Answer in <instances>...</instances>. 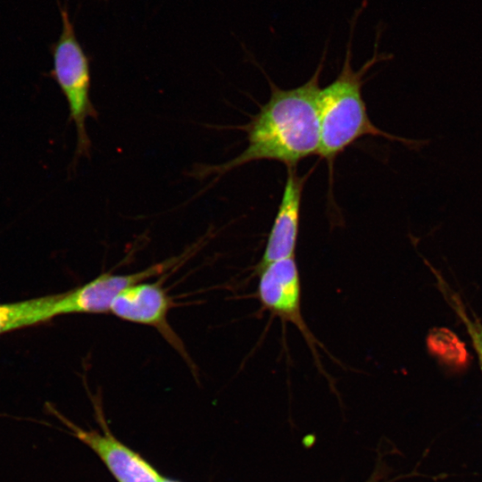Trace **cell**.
<instances>
[{"mask_svg":"<svg viewBox=\"0 0 482 482\" xmlns=\"http://www.w3.org/2000/svg\"><path fill=\"white\" fill-rule=\"evenodd\" d=\"M162 482H180V481L164 478Z\"/></svg>","mask_w":482,"mask_h":482,"instance_id":"obj_10","label":"cell"},{"mask_svg":"<svg viewBox=\"0 0 482 482\" xmlns=\"http://www.w3.org/2000/svg\"><path fill=\"white\" fill-rule=\"evenodd\" d=\"M173 305L172 298L161 282L143 281L122 289L112 301L110 312L126 321L154 328L191 365L182 340L168 322V313Z\"/></svg>","mask_w":482,"mask_h":482,"instance_id":"obj_4","label":"cell"},{"mask_svg":"<svg viewBox=\"0 0 482 482\" xmlns=\"http://www.w3.org/2000/svg\"><path fill=\"white\" fill-rule=\"evenodd\" d=\"M46 407L70 429L71 434L98 455L117 482L163 481L164 477L154 467L110 432L104 419L99 417L101 432L85 429L60 414L50 404L47 403Z\"/></svg>","mask_w":482,"mask_h":482,"instance_id":"obj_5","label":"cell"},{"mask_svg":"<svg viewBox=\"0 0 482 482\" xmlns=\"http://www.w3.org/2000/svg\"><path fill=\"white\" fill-rule=\"evenodd\" d=\"M62 31L50 49L53 68L49 75L59 86L69 107V118L76 129L75 167L80 157L90 158L91 140L87 132L88 117L97 119L98 113L90 98V61L80 45L67 6L58 4Z\"/></svg>","mask_w":482,"mask_h":482,"instance_id":"obj_3","label":"cell"},{"mask_svg":"<svg viewBox=\"0 0 482 482\" xmlns=\"http://www.w3.org/2000/svg\"><path fill=\"white\" fill-rule=\"evenodd\" d=\"M306 178L299 176L295 167L287 168L281 200L257 270L275 261L295 256Z\"/></svg>","mask_w":482,"mask_h":482,"instance_id":"obj_7","label":"cell"},{"mask_svg":"<svg viewBox=\"0 0 482 482\" xmlns=\"http://www.w3.org/2000/svg\"><path fill=\"white\" fill-rule=\"evenodd\" d=\"M58 294L0 303V334L46 322L57 316Z\"/></svg>","mask_w":482,"mask_h":482,"instance_id":"obj_8","label":"cell"},{"mask_svg":"<svg viewBox=\"0 0 482 482\" xmlns=\"http://www.w3.org/2000/svg\"><path fill=\"white\" fill-rule=\"evenodd\" d=\"M326 51L312 76L303 84L284 89L270 81V96L259 112L238 127L246 134V147L229 161L219 164L196 163L188 176L204 179L220 177L238 167L257 161H275L287 168L319 154L320 78Z\"/></svg>","mask_w":482,"mask_h":482,"instance_id":"obj_1","label":"cell"},{"mask_svg":"<svg viewBox=\"0 0 482 482\" xmlns=\"http://www.w3.org/2000/svg\"><path fill=\"white\" fill-rule=\"evenodd\" d=\"M258 272L257 293L262 307L295 325L315 354L314 343L317 340L301 313V281L295 256L270 262Z\"/></svg>","mask_w":482,"mask_h":482,"instance_id":"obj_6","label":"cell"},{"mask_svg":"<svg viewBox=\"0 0 482 482\" xmlns=\"http://www.w3.org/2000/svg\"><path fill=\"white\" fill-rule=\"evenodd\" d=\"M366 4L357 8L350 21V35L345 58L340 72L335 80L321 88L319 96L320 149L318 155L325 159L329 169V181L333 176L336 158L360 138L370 136L385 137L405 145L412 150H420L428 145L429 139H409L389 134L378 129L370 119L362 97L363 77L379 61L389 60L391 54H378V30L373 56L359 70L354 71L351 64L352 41L359 15Z\"/></svg>","mask_w":482,"mask_h":482,"instance_id":"obj_2","label":"cell"},{"mask_svg":"<svg viewBox=\"0 0 482 482\" xmlns=\"http://www.w3.org/2000/svg\"><path fill=\"white\" fill-rule=\"evenodd\" d=\"M465 323L482 362V326L468 319L465 320Z\"/></svg>","mask_w":482,"mask_h":482,"instance_id":"obj_9","label":"cell"},{"mask_svg":"<svg viewBox=\"0 0 482 482\" xmlns=\"http://www.w3.org/2000/svg\"><path fill=\"white\" fill-rule=\"evenodd\" d=\"M480 364H481V370H482V362L480 361Z\"/></svg>","mask_w":482,"mask_h":482,"instance_id":"obj_11","label":"cell"}]
</instances>
